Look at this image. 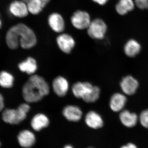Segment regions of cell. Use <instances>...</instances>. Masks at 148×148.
Masks as SVG:
<instances>
[{"label": "cell", "instance_id": "cell-10", "mask_svg": "<svg viewBox=\"0 0 148 148\" xmlns=\"http://www.w3.org/2000/svg\"><path fill=\"white\" fill-rule=\"evenodd\" d=\"M84 121L88 127L92 129H100L104 125L103 118L101 115L94 111H89L86 114Z\"/></svg>", "mask_w": 148, "mask_h": 148}, {"label": "cell", "instance_id": "cell-1", "mask_svg": "<svg viewBox=\"0 0 148 148\" xmlns=\"http://www.w3.org/2000/svg\"><path fill=\"white\" fill-rule=\"evenodd\" d=\"M6 41L8 47L15 49L19 45L25 49L34 47L37 38L32 29L23 24H18L12 27L6 36Z\"/></svg>", "mask_w": 148, "mask_h": 148}, {"label": "cell", "instance_id": "cell-12", "mask_svg": "<svg viewBox=\"0 0 148 148\" xmlns=\"http://www.w3.org/2000/svg\"><path fill=\"white\" fill-rule=\"evenodd\" d=\"M120 86L125 94L132 95L134 94L138 89L139 83L137 80L132 76H127L122 79Z\"/></svg>", "mask_w": 148, "mask_h": 148}, {"label": "cell", "instance_id": "cell-5", "mask_svg": "<svg viewBox=\"0 0 148 148\" xmlns=\"http://www.w3.org/2000/svg\"><path fill=\"white\" fill-rule=\"evenodd\" d=\"M71 21L73 26L79 30L87 29L91 22L89 14L86 12L81 10L73 14Z\"/></svg>", "mask_w": 148, "mask_h": 148}, {"label": "cell", "instance_id": "cell-18", "mask_svg": "<svg viewBox=\"0 0 148 148\" xmlns=\"http://www.w3.org/2000/svg\"><path fill=\"white\" fill-rule=\"evenodd\" d=\"M18 67L21 72L28 75H33L38 69L36 61L32 57H28L25 61L19 64Z\"/></svg>", "mask_w": 148, "mask_h": 148}, {"label": "cell", "instance_id": "cell-3", "mask_svg": "<svg viewBox=\"0 0 148 148\" xmlns=\"http://www.w3.org/2000/svg\"><path fill=\"white\" fill-rule=\"evenodd\" d=\"M30 110V106L26 103L21 104L16 110L6 109L3 112V120L9 124H18L26 118Z\"/></svg>", "mask_w": 148, "mask_h": 148}, {"label": "cell", "instance_id": "cell-4", "mask_svg": "<svg viewBox=\"0 0 148 148\" xmlns=\"http://www.w3.org/2000/svg\"><path fill=\"white\" fill-rule=\"evenodd\" d=\"M107 31V25L100 18H96L91 21L87 28L88 36L96 40H102L104 38Z\"/></svg>", "mask_w": 148, "mask_h": 148}, {"label": "cell", "instance_id": "cell-20", "mask_svg": "<svg viewBox=\"0 0 148 148\" xmlns=\"http://www.w3.org/2000/svg\"><path fill=\"white\" fill-rule=\"evenodd\" d=\"M135 5L133 0H119L116 5V10L120 15H124L133 10Z\"/></svg>", "mask_w": 148, "mask_h": 148}, {"label": "cell", "instance_id": "cell-19", "mask_svg": "<svg viewBox=\"0 0 148 148\" xmlns=\"http://www.w3.org/2000/svg\"><path fill=\"white\" fill-rule=\"evenodd\" d=\"M141 49L140 44L134 39L129 40L125 44L124 47L125 53L130 57H135L138 55Z\"/></svg>", "mask_w": 148, "mask_h": 148}, {"label": "cell", "instance_id": "cell-23", "mask_svg": "<svg viewBox=\"0 0 148 148\" xmlns=\"http://www.w3.org/2000/svg\"><path fill=\"white\" fill-rule=\"evenodd\" d=\"M101 89L98 86H94L92 91L87 97L83 99V101L87 103H93L96 102L100 97Z\"/></svg>", "mask_w": 148, "mask_h": 148}, {"label": "cell", "instance_id": "cell-9", "mask_svg": "<svg viewBox=\"0 0 148 148\" xmlns=\"http://www.w3.org/2000/svg\"><path fill=\"white\" fill-rule=\"evenodd\" d=\"M17 140L21 147L24 148H31L34 145L36 138L34 133L28 130H22L18 134Z\"/></svg>", "mask_w": 148, "mask_h": 148}, {"label": "cell", "instance_id": "cell-16", "mask_svg": "<svg viewBox=\"0 0 148 148\" xmlns=\"http://www.w3.org/2000/svg\"><path fill=\"white\" fill-rule=\"evenodd\" d=\"M48 23L51 29L56 33H61L65 29V22L59 14H51L48 18Z\"/></svg>", "mask_w": 148, "mask_h": 148}, {"label": "cell", "instance_id": "cell-21", "mask_svg": "<svg viewBox=\"0 0 148 148\" xmlns=\"http://www.w3.org/2000/svg\"><path fill=\"white\" fill-rule=\"evenodd\" d=\"M28 11L33 14H37L42 11L45 7L40 0H31L27 3Z\"/></svg>", "mask_w": 148, "mask_h": 148}, {"label": "cell", "instance_id": "cell-22", "mask_svg": "<svg viewBox=\"0 0 148 148\" xmlns=\"http://www.w3.org/2000/svg\"><path fill=\"white\" fill-rule=\"evenodd\" d=\"M14 77L8 72L3 71L0 73V85L3 87L9 88L13 85Z\"/></svg>", "mask_w": 148, "mask_h": 148}, {"label": "cell", "instance_id": "cell-7", "mask_svg": "<svg viewBox=\"0 0 148 148\" xmlns=\"http://www.w3.org/2000/svg\"><path fill=\"white\" fill-rule=\"evenodd\" d=\"M93 86L89 82H77L72 86L73 94L76 98L83 100L92 91Z\"/></svg>", "mask_w": 148, "mask_h": 148}, {"label": "cell", "instance_id": "cell-25", "mask_svg": "<svg viewBox=\"0 0 148 148\" xmlns=\"http://www.w3.org/2000/svg\"><path fill=\"white\" fill-rule=\"evenodd\" d=\"M135 2L140 9H148V0H135Z\"/></svg>", "mask_w": 148, "mask_h": 148}, {"label": "cell", "instance_id": "cell-32", "mask_svg": "<svg viewBox=\"0 0 148 148\" xmlns=\"http://www.w3.org/2000/svg\"><path fill=\"white\" fill-rule=\"evenodd\" d=\"M2 26V22L1 21V18H0V29H1V27Z\"/></svg>", "mask_w": 148, "mask_h": 148}, {"label": "cell", "instance_id": "cell-26", "mask_svg": "<svg viewBox=\"0 0 148 148\" xmlns=\"http://www.w3.org/2000/svg\"><path fill=\"white\" fill-rule=\"evenodd\" d=\"M121 148H138L135 144L132 143H129L123 146Z\"/></svg>", "mask_w": 148, "mask_h": 148}, {"label": "cell", "instance_id": "cell-8", "mask_svg": "<svg viewBox=\"0 0 148 148\" xmlns=\"http://www.w3.org/2000/svg\"><path fill=\"white\" fill-rule=\"evenodd\" d=\"M62 114L69 121L77 122L82 119V111L79 107L74 105H68L63 109Z\"/></svg>", "mask_w": 148, "mask_h": 148}, {"label": "cell", "instance_id": "cell-14", "mask_svg": "<svg viewBox=\"0 0 148 148\" xmlns=\"http://www.w3.org/2000/svg\"><path fill=\"white\" fill-rule=\"evenodd\" d=\"M50 121L48 117L43 113H38L35 115L31 121V125L34 130L39 132L48 127Z\"/></svg>", "mask_w": 148, "mask_h": 148}, {"label": "cell", "instance_id": "cell-31", "mask_svg": "<svg viewBox=\"0 0 148 148\" xmlns=\"http://www.w3.org/2000/svg\"><path fill=\"white\" fill-rule=\"evenodd\" d=\"M31 1V0H21V1H22L24 2L25 3H27Z\"/></svg>", "mask_w": 148, "mask_h": 148}, {"label": "cell", "instance_id": "cell-6", "mask_svg": "<svg viewBox=\"0 0 148 148\" xmlns=\"http://www.w3.org/2000/svg\"><path fill=\"white\" fill-rule=\"evenodd\" d=\"M56 42L60 50L66 54L71 53L75 45L73 38L68 34L59 35L56 38Z\"/></svg>", "mask_w": 148, "mask_h": 148}, {"label": "cell", "instance_id": "cell-17", "mask_svg": "<svg viewBox=\"0 0 148 148\" xmlns=\"http://www.w3.org/2000/svg\"><path fill=\"white\" fill-rule=\"evenodd\" d=\"M119 118L125 126L127 127H134L138 121V116L135 113L125 110L122 111L119 115Z\"/></svg>", "mask_w": 148, "mask_h": 148}, {"label": "cell", "instance_id": "cell-15", "mask_svg": "<svg viewBox=\"0 0 148 148\" xmlns=\"http://www.w3.org/2000/svg\"><path fill=\"white\" fill-rule=\"evenodd\" d=\"M127 98L123 94L116 93L112 95L110 102V106L113 112H119L124 108Z\"/></svg>", "mask_w": 148, "mask_h": 148}, {"label": "cell", "instance_id": "cell-30", "mask_svg": "<svg viewBox=\"0 0 148 148\" xmlns=\"http://www.w3.org/2000/svg\"><path fill=\"white\" fill-rule=\"evenodd\" d=\"M62 148H75L73 146L71 145H66Z\"/></svg>", "mask_w": 148, "mask_h": 148}, {"label": "cell", "instance_id": "cell-28", "mask_svg": "<svg viewBox=\"0 0 148 148\" xmlns=\"http://www.w3.org/2000/svg\"><path fill=\"white\" fill-rule=\"evenodd\" d=\"M4 107V99L2 95L0 94V112H1Z\"/></svg>", "mask_w": 148, "mask_h": 148}, {"label": "cell", "instance_id": "cell-33", "mask_svg": "<svg viewBox=\"0 0 148 148\" xmlns=\"http://www.w3.org/2000/svg\"><path fill=\"white\" fill-rule=\"evenodd\" d=\"M86 148H95L93 147H87Z\"/></svg>", "mask_w": 148, "mask_h": 148}, {"label": "cell", "instance_id": "cell-13", "mask_svg": "<svg viewBox=\"0 0 148 148\" xmlns=\"http://www.w3.org/2000/svg\"><path fill=\"white\" fill-rule=\"evenodd\" d=\"M9 10L11 14L19 18L27 16L29 12L27 5L21 1L12 2L9 7Z\"/></svg>", "mask_w": 148, "mask_h": 148}, {"label": "cell", "instance_id": "cell-2", "mask_svg": "<svg viewBox=\"0 0 148 148\" xmlns=\"http://www.w3.org/2000/svg\"><path fill=\"white\" fill-rule=\"evenodd\" d=\"M50 92L49 85L45 79L38 75L30 77L22 89L23 98L29 103L39 102L48 95Z\"/></svg>", "mask_w": 148, "mask_h": 148}, {"label": "cell", "instance_id": "cell-27", "mask_svg": "<svg viewBox=\"0 0 148 148\" xmlns=\"http://www.w3.org/2000/svg\"><path fill=\"white\" fill-rule=\"evenodd\" d=\"M92 1L100 5H103L107 3L109 0H92Z\"/></svg>", "mask_w": 148, "mask_h": 148}, {"label": "cell", "instance_id": "cell-24", "mask_svg": "<svg viewBox=\"0 0 148 148\" xmlns=\"http://www.w3.org/2000/svg\"><path fill=\"white\" fill-rule=\"evenodd\" d=\"M139 120L142 126L148 129V109L141 112L139 117Z\"/></svg>", "mask_w": 148, "mask_h": 148}, {"label": "cell", "instance_id": "cell-11", "mask_svg": "<svg viewBox=\"0 0 148 148\" xmlns=\"http://www.w3.org/2000/svg\"><path fill=\"white\" fill-rule=\"evenodd\" d=\"M52 86L54 93L58 97H64L69 91V82L64 77L58 76L55 78L52 82Z\"/></svg>", "mask_w": 148, "mask_h": 148}, {"label": "cell", "instance_id": "cell-29", "mask_svg": "<svg viewBox=\"0 0 148 148\" xmlns=\"http://www.w3.org/2000/svg\"><path fill=\"white\" fill-rule=\"evenodd\" d=\"M40 1H41L43 3L44 5L45 6L47 5V4L49 2L50 0H40Z\"/></svg>", "mask_w": 148, "mask_h": 148}, {"label": "cell", "instance_id": "cell-34", "mask_svg": "<svg viewBox=\"0 0 148 148\" xmlns=\"http://www.w3.org/2000/svg\"><path fill=\"white\" fill-rule=\"evenodd\" d=\"M1 143H0V146H1Z\"/></svg>", "mask_w": 148, "mask_h": 148}]
</instances>
